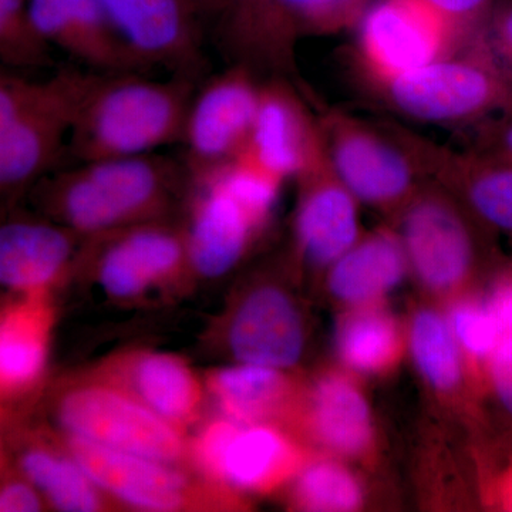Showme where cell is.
Here are the masks:
<instances>
[{"label": "cell", "instance_id": "obj_43", "mask_svg": "<svg viewBox=\"0 0 512 512\" xmlns=\"http://www.w3.org/2000/svg\"><path fill=\"white\" fill-rule=\"evenodd\" d=\"M8 73H16V72H12V70H9V69H6V67L0 66V76H3V74H8Z\"/></svg>", "mask_w": 512, "mask_h": 512}, {"label": "cell", "instance_id": "obj_22", "mask_svg": "<svg viewBox=\"0 0 512 512\" xmlns=\"http://www.w3.org/2000/svg\"><path fill=\"white\" fill-rule=\"evenodd\" d=\"M110 375V382L180 429L200 409L201 384L183 360L164 353H136L126 357Z\"/></svg>", "mask_w": 512, "mask_h": 512}, {"label": "cell", "instance_id": "obj_4", "mask_svg": "<svg viewBox=\"0 0 512 512\" xmlns=\"http://www.w3.org/2000/svg\"><path fill=\"white\" fill-rule=\"evenodd\" d=\"M406 205L400 239L417 278L441 293L471 288L491 261L490 229L443 185L417 191Z\"/></svg>", "mask_w": 512, "mask_h": 512}, {"label": "cell", "instance_id": "obj_38", "mask_svg": "<svg viewBox=\"0 0 512 512\" xmlns=\"http://www.w3.org/2000/svg\"><path fill=\"white\" fill-rule=\"evenodd\" d=\"M487 303L501 335H512V268L504 272L493 286Z\"/></svg>", "mask_w": 512, "mask_h": 512}, {"label": "cell", "instance_id": "obj_37", "mask_svg": "<svg viewBox=\"0 0 512 512\" xmlns=\"http://www.w3.org/2000/svg\"><path fill=\"white\" fill-rule=\"evenodd\" d=\"M35 485L26 480H10L0 485V512H36L43 508Z\"/></svg>", "mask_w": 512, "mask_h": 512}, {"label": "cell", "instance_id": "obj_23", "mask_svg": "<svg viewBox=\"0 0 512 512\" xmlns=\"http://www.w3.org/2000/svg\"><path fill=\"white\" fill-rule=\"evenodd\" d=\"M217 19L222 46L235 63L254 72L291 69L295 43L282 25L278 0H225Z\"/></svg>", "mask_w": 512, "mask_h": 512}, {"label": "cell", "instance_id": "obj_21", "mask_svg": "<svg viewBox=\"0 0 512 512\" xmlns=\"http://www.w3.org/2000/svg\"><path fill=\"white\" fill-rule=\"evenodd\" d=\"M53 325L49 291L18 293L0 309V399L32 392L42 380Z\"/></svg>", "mask_w": 512, "mask_h": 512}, {"label": "cell", "instance_id": "obj_36", "mask_svg": "<svg viewBox=\"0 0 512 512\" xmlns=\"http://www.w3.org/2000/svg\"><path fill=\"white\" fill-rule=\"evenodd\" d=\"M474 148L512 163V107L485 121Z\"/></svg>", "mask_w": 512, "mask_h": 512}, {"label": "cell", "instance_id": "obj_13", "mask_svg": "<svg viewBox=\"0 0 512 512\" xmlns=\"http://www.w3.org/2000/svg\"><path fill=\"white\" fill-rule=\"evenodd\" d=\"M30 22L52 52L100 74L150 73L97 0H26Z\"/></svg>", "mask_w": 512, "mask_h": 512}, {"label": "cell", "instance_id": "obj_28", "mask_svg": "<svg viewBox=\"0 0 512 512\" xmlns=\"http://www.w3.org/2000/svg\"><path fill=\"white\" fill-rule=\"evenodd\" d=\"M414 362L441 393L460 394L467 387V359L461 352L446 316L424 309L414 316L410 328Z\"/></svg>", "mask_w": 512, "mask_h": 512}, {"label": "cell", "instance_id": "obj_18", "mask_svg": "<svg viewBox=\"0 0 512 512\" xmlns=\"http://www.w3.org/2000/svg\"><path fill=\"white\" fill-rule=\"evenodd\" d=\"M427 174L466 205L491 232L512 241V163L476 148L454 151L423 138Z\"/></svg>", "mask_w": 512, "mask_h": 512}, {"label": "cell", "instance_id": "obj_10", "mask_svg": "<svg viewBox=\"0 0 512 512\" xmlns=\"http://www.w3.org/2000/svg\"><path fill=\"white\" fill-rule=\"evenodd\" d=\"M195 464L215 483L251 493L274 490L301 468V454L265 423L212 421L192 444Z\"/></svg>", "mask_w": 512, "mask_h": 512}, {"label": "cell", "instance_id": "obj_30", "mask_svg": "<svg viewBox=\"0 0 512 512\" xmlns=\"http://www.w3.org/2000/svg\"><path fill=\"white\" fill-rule=\"evenodd\" d=\"M295 498L303 510L355 511L362 505L363 490L345 467L333 461H315L299 471Z\"/></svg>", "mask_w": 512, "mask_h": 512}, {"label": "cell", "instance_id": "obj_8", "mask_svg": "<svg viewBox=\"0 0 512 512\" xmlns=\"http://www.w3.org/2000/svg\"><path fill=\"white\" fill-rule=\"evenodd\" d=\"M89 70L63 69L50 76L39 103L0 136V208L32 191L66 156L74 107Z\"/></svg>", "mask_w": 512, "mask_h": 512}, {"label": "cell", "instance_id": "obj_31", "mask_svg": "<svg viewBox=\"0 0 512 512\" xmlns=\"http://www.w3.org/2000/svg\"><path fill=\"white\" fill-rule=\"evenodd\" d=\"M0 66L23 74L55 66L30 22L26 0H0Z\"/></svg>", "mask_w": 512, "mask_h": 512}, {"label": "cell", "instance_id": "obj_34", "mask_svg": "<svg viewBox=\"0 0 512 512\" xmlns=\"http://www.w3.org/2000/svg\"><path fill=\"white\" fill-rule=\"evenodd\" d=\"M49 84L50 77L35 80L20 73L0 76V136L42 100Z\"/></svg>", "mask_w": 512, "mask_h": 512}, {"label": "cell", "instance_id": "obj_27", "mask_svg": "<svg viewBox=\"0 0 512 512\" xmlns=\"http://www.w3.org/2000/svg\"><path fill=\"white\" fill-rule=\"evenodd\" d=\"M23 476L53 507L66 512H93L103 508L100 488L72 456L46 447H29L20 456Z\"/></svg>", "mask_w": 512, "mask_h": 512}, {"label": "cell", "instance_id": "obj_12", "mask_svg": "<svg viewBox=\"0 0 512 512\" xmlns=\"http://www.w3.org/2000/svg\"><path fill=\"white\" fill-rule=\"evenodd\" d=\"M190 215L184 229L190 266L205 278L228 274L265 227L224 187L214 170L187 174Z\"/></svg>", "mask_w": 512, "mask_h": 512}, {"label": "cell", "instance_id": "obj_24", "mask_svg": "<svg viewBox=\"0 0 512 512\" xmlns=\"http://www.w3.org/2000/svg\"><path fill=\"white\" fill-rule=\"evenodd\" d=\"M406 268L402 239L383 229L357 239L333 262L329 289L336 299L356 308L373 305L403 281Z\"/></svg>", "mask_w": 512, "mask_h": 512}, {"label": "cell", "instance_id": "obj_7", "mask_svg": "<svg viewBox=\"0 0 512 512\" xmlns=\"http://www.w3.org/2000/svg\"><path fill=\"white\" fill-rule=\"evenodd\" d=\"M359 26V60L376 84L453 55L461 25L426 0H377Z\"/></svg>", "mask_w": 512, "mask_h": 512}, {"label": "cell", "instance_id": "obj_16", "mask_svg": "<svg viewBox=\"0 0 512 512\" xmlns=\"http://www.w3.org/2000/svg\"><path fill=\"white\" fill-rule=\"evenodd\" d=\"M69 454L100 490L146 511L181 510L191 485L173 464L79 439L67 440Z\"/></svg>", "mask_w": 512, "mask_h": 512}, {"label": "cell", "instance_id": "obj_29", "mask_svg": "<svg viewBox=\"0 0 512 512\" xmlns=\"http://www.w3.org/2000/svg\"><path fill=\"white\" fill-rule=\"evenodd\" d=\"M338 349L343 362L360 373L390 369L402 350L399 326L375 306H359L340 323Z\"/></svg>", "mask_w": 512, "mask_h": 512}, {"label": "cell", "instance_id": "obj_25", "mask_svg": "<svg viewBox=\"0 0 512 512\" xmlns=\"http://www.w3.org/2000/svg\"><path fill=\"white\" fill-rule=\"evenodd\" d=\"M309 426L320 444L340 456H362L372 444V416L365 396L343 376L329 375L316 383Z\"/></svg>", "mask_w": 512, "mask_h": 512}, {"label": "cell", "instance_id": "obj_26", "mask_svg": "<svg viewBox=\"0 0 512 512\" xmlns=\"http://www.w3.org/2000/svg\"><path fill=\"white\" fill-rule=\"evenodd\" d=\"M207 386L224 416L241 423H265L284 409L291 394L282 370L249 363L211 373Z\"/></svg>", "mask_w": 512, "mask_h": 512}, {"label": "cell", "instance_id": "obj_40", "mask_svg": "<svg viewBox=\"0 0 512 512\" xmlns=\"http://www.w3.org/2000/svg\"><path fill=\"white\" fill-rule=\"evenodd\" d=\"M431 6L440 10L447 18L453 19L458 25L477 18L491 0H426Z\"/></svg>", "mask_w": 512, "mask_h": 512}, {"label": "cell", "instance_id": "obj_17", "mask_svg": "<svg viewBox=\"0 0 512 512\" xmlns=\"http://www.w3.org/2000/svg\"><path fill=\"white\" fill-rule=\"evenodd\" d=\"M322 147L318 123L279 77L259 86L254 127L245 153L282 180L296 177Z\"/></svg>", "mask_w": 512, "mask_h": 512}, {"label": "cell", "instance_id": "obj_3", "mask_svg": "<svg viewBox=\"0 0 512 512\" xmlns=\"http://www.w3.org/2000/svg\"><path fill=\"white\" fill-rule=\"evenodd\" d=\"M333 170L356 200L382 210L407 204L427 175L421 140L338 111L318 123Z\"/></svg>", "mask_w": 512, "mask_h": 512}, {"label": "cell", "instance_id": "obj_5", "mask_svg": "<svg viewBox=\"0 0 512 512\" xmlns=\"http://www.w3.org/2000/svg\"><path fill=\"white\" fill-rule=\"evenodd\" d=\"M376 86L390 109L426 123H470L512 107V74L481 55L443 57Z\"/></svg>", "mask_w": 512, "mask_h": 512}, {"label": "cell", "instance_id": "obj_14", "mask_svg": "<svg viewBox=\"0 0 512 512\" xmlns=\"http://www.w3.org/2000/svg\"><path fill=\"white\" fill-rule=\"evenodd\" d=\"M94 238L103 245L96 255L97 279L113 298H136L190 265L184 231L167 227L161 220Z\"/></svg>", "mask_w": 512, "mask_h": 512}, {"label": "cell", "instance_id": "obj_39", "mask_svg": "<svg viewBox=\"0 0 512 512\" xmlns=\"http://www.w3.org/2000/svg\"><path fill=\"white\" fill-rule=\"evenodd\" d=\"M491 33H493L494 45L505 62L511 66L512 74V0H504L495 9L491 20Z\"/></svg>", "mask_w": 512, "mask_h": 512}, {"label": "cell", "instance_id": "obj_9", "mask_svg": "<svg viewBox=\"0 0 512 512\" xmlns=\"http://www.w3.org/2000/svg\"><path fill=\"white\" fill-rule=\"evenodd\" d=\"M259 86L251 67L234 63L195 90L181 140L187 174L220 167L244 151L254 127Z\"/></svg>", "mask_w": 512, "mask_h": 512}, {"label": "cell", "instance_id": "obj_6", "mask_svg": "<svg viewBox=\"0 0 512 512\" xmlns=\"http://www.w3.org/2000/svg\"><path fill=\"white\" fill-rule=\"evenodd\" d=\"M56 416L69 439L170 464L187 453L177 426L110 382L80 384L67 390L57 403Z\"/></svg>", "mask_w": 512, "mask_h": 512}, {"label": "cell", "instance_id": "obj_32", "mask_svg": "<svg viewBox=\"0 0 512 512\" xmlns=\"http://www.w3.org/2000/svg\"><path fill=\"white\" fill-rule=\"evenodd\" d=\"M370 0H278L279 15L293 43L302 35H325L359 25Z\"/></svg>", "mask_w": 512, "mask_h": 512}, {"label": "cell", "instance_id": "obj_19", "mask_svg": "<svg viewBox=\"0 0 512 512\" xmlns=\"http://www.w3.org/2000/svg\"><path fill=\"white\" fill-rule=\"evenodd\" d=\"M229 348L241 363L284 370L301 359L305 333L295 303L276 286H262L239 305Z\"/></svg>", "mask_w": 512, "mask_h": 512}, {"label": "cell", "instance_id": "obj_2", "mask_svg": "<svg viewBox=\"0 0 512 512\" xmlns=\"http://www.w3.org/2000/svg\"><path fill=\"white\" fill-rule=\"evenodd\" d=\"M187 180L183 161L153 153L56 168L30 192L47 218L92 238L160 221Z\"/></svg>", "mask_w": 512, "mask_h": 512}, {"label": "cell", "instance_id": "obj_33", "mask_svg": "<svg viewBox=\"0 0 512 512\" xmlns=\"http://www.w3.org/2000/svg\"><path fill=\"white\" fill-rule=\"evenodd\" d=\"M447 319L468 362L484 366L503 338L487 303L464 296L453 303Z\"/></svg>", "mask_w": 512, "mask_h": 512}, {"label": "cell", "instance_id": "obj_35", "mask_svg": "<svg viewBox=\"0 0 512 512\" xmlns=\"http://www.w3.org/2000/svg\"><path fill=\"white\" fill-rule=\"evenodd\" d=\"M485 383L512 421V335L503 336L484 365Z\"/></svg>", "mask_w": 512, "mask_h": 512}, {"label": "cell", "instance_id": "obj_41", "mask_svg": "<svg viewBox=\"0 0 512 512\" xmlns=\"http://www.w3.org/2000/svg\"><path fill=\"white\" fill-rule=\"evenodd\" d=\"M491 501L500 510L512 511V458L491 484Z\"/></svg>", "mask_w": 512, "mask_h": 512}, {"label": "cell", "instance_id": "obj_11", "mask_svg": "<svg viewBox=\"0 0 512 512\" xmlns=\"http://www.w3.org/2000/svg\"><path fill=\"white\" fill-rule=\"evenodd\" d=\"M111 25L144 63L197 79L202 19L192 0H97Z\"/></svg>", "mask_w": 512, "mask_h": 512}, {"label": "cell", "instance_id": "obj_1", "mask_svg": "<svg viewBox=\"0 0 512 512\" xmlns=\"http://www.w3.org/2000/svg\"><path fill=\"white\" fill-rule=\"evenodd\" d=\"M197 79L171 74L92 73L70 124L66 156L73 163L157 153L183 140Z\"/></svg>", "mask_w": 512, "mask_h": 512}, {"label": "cell", "instance_id": "obj_42", "mask_svg": "<svg viewBox=\"0 0 512 512\" xmlns=\"http://www.w3.org/2000/svg\"><path fill=\"white\" fill-rule=\"evenodd\" d=\"M202 20L218 18L225 0H192Z\"/></svg>", "mask_w": 512, "mask_h": 512}, {"label": "cell", "instance_id": "obj_15", "mask_svg": "<svg viewBox=\"0 0 512 512\" xmlns=\"http://www.w3.org/2000/svg\"><path fill=\"white\" fill-rule=\"evenodd\" d=\"M296 177L301 183L296 241L313 265H332L359 239L356 198L333 170L323 140Z\"/></svg>", "mask_w": 512, "mask_h": 512}, {"label": "cell", "instance_id": "obj_20", "mask_svg": "<svg viewBox=\"0 0 512 512\" xmlns=\"http://www.w3.org/2000/svg\"><path fill=\"white\" fill-rule=\"evenodd\" d=\"M79 237L50 218L0 221V286L16 293L49 291L69 268Z\"/></svg>", "mask_w": 512, "mask_h": 512}]
</instances>
